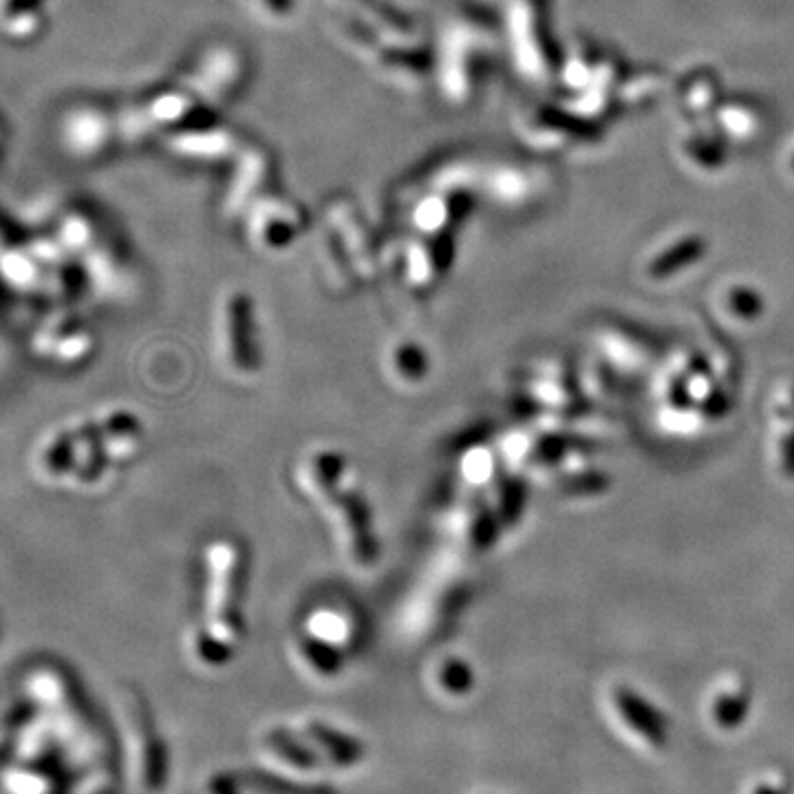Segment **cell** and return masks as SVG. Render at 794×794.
Returning <instances> with one entry per match:
<instances>
[{
  "instance_id": "cell-1",
  "label": "cell",
  "mask_w": 794,
  "mask_h": 794,
  "mask_svg": "<svg viewBox=\"0 0 794 794\" xmlns=\"http://www.w3.org/2000/svg\"><path fill=\"white\" fill-rule=\"evenodd\" d=\"M294 475L303 497L323 510L345 563L356 572L375 570L380 561L378 525L349 459L338 448H311Z\"/></svg>"
},
{
  "instance_id": "cell-2",
  "label": "cell",
  "mask_w": 794,
  "mask_h": 794,
  "mask_svg": "<svg viewBox=\"0 0 794 794\" xmlns=\"http://www.w3.org/2000/svg\"><path fill=\"white\" fill-rule=\"evenodd\" d=\"M245 552L232 539L212 541L203 554V609L190 629L188 649L197 662L219 667L228 662L243 638Z\"/></svg>"
},
{
  "instance_id": "cell-3",
  "label": "cell",
  "mask_w": 794,
  "mask_h": 794,
  "mask_svg": "<svg viewBox=\"0 0 794 794\" xmlns=\"http://www.w3.org/2000/svg\"><path fill=\"white\" fill-rule=\"evenodd\" d=\"M221 367L236 380H250L261 371V345L250 305L234 300L223 309L217 327Z\"/></svg>"
},
{
  "instance_id": "cell-4",
  "label": "cell",
  "mask_w": 794,
  "mask_h": 794,
  "mask_svg": "<svg viewBox=\"0 0 794 794\" xmlns=\"http://www.w3.org/2000/svg\"><path fill=\"white\" fill-rule=\"evenodd\" d=\"M386 373L400 386H420L428 375L426 351L413 340H400L386 351Z\"/></svg>"
}]
</instances>
